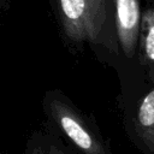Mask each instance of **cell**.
I'll return each instance as SVG.
<instances>
[{
    "instance_id": "7a4b0ae2",
    "label": "cell",
    "mask_w": 154,
    "mask_h": 154,
    "mask_svg": "<svg viewBox=\"0 0 154 154\" xmlns=\"http://www.w3.org/2000/svg\"><path fill=\"white\" fill-rule=\"evenodd\" d=\"M61 35L72 46L89 45L106 63L119 61L118 45L103 28L91 0H49Z\"/></svg>"
},
{
    "instance_id": "6da1fadb",
    "label": "cell",
    "mask_w": 154,
    "mask_h": 154,
    "mask_svg": "<svg viewBox=\"0 0 154 154\" xmlns=\"http://www.w3.org/2000/svg\"><path fill=\"white\" fill-rule=\"evenodd\" d=\"M47 124L81 154H113L109 141L95 119L78 108L60 89H49L42 99Z\"/></svg>"
},
{
    "instance_id": "3957f363",
    "label": "cell",
    "mask_w": 154,
    "mask_h": 154,
    "mask_svg": "<svg viewBox=\"0 0 154 154\" xmlns=\"http://www.w3.org/2000/svg\"><path fill=\"white\" fill-rule=\"evenodd\" d=\"M119 63L137 65L141 30V0H113Z\"/></svg>"
},
{
    "instance_id": "277c9868",
    "label": "cell",
    "mask_w": 154,
    "mask_h": 154,
    "mask_svg": "<svg viewBox=\"0 0 154 154\" xmlns=\"http://www.w3.org/2000/svg\"><path fill=\"white\" fill-rule=\"evenodd\" d=\"M126 128L142 154H154V85L135 102Z\"/></svg>"
},
{
    "instance_id": "52a82bcc",
    "label": "cell",
    "mask_w": 154,
    "mask_h": 154,
    "mask_svg": "<svg viewBox=\"0 0 154 154\" xmlns=\"http://www.w3.org/2000/svg\"><path fill=\"white\" fill-rule=\"evenodd\" d=\"M91 4L111 38L118 45L117 31H116V18L113 0H91Z\"/></svg>"
},
{
    "instance_id": "5b68a950",
    "label": "cell",
    "mask_w": 154,
    "mask_h": 154,
    "mask_svg": "<svg viewBox=\"0 0 154 154\" xmlns=\"http://www.w3.org/2000/svg\"><path fill=\"white\" fill-rule=\"evenodd\" d=\"M137 65L147 85H154V0H147L142 10Z\"/></svg>"
},
{
    "instance_id": "ba28073f",
    "label": "cell",
    "mask_w": 154,
    "mask_h": 154,
    "mask_svg": "<svg viewBox=\"0 0 154 154\" xmlns=\"http://www.w3.org/2000/svg\"><path fill=\"white\" fill-rule=\"evenodd\" d=\"M12 4V0H0V10L1 12H6L7 10H10Z\"/></svg>"
},
{
    "instance_id": "8992f818",
    "label": "cell",
    "mask_w": 154,
    "mask_h": 154,
    "mask_svg": "<svg viewBox=\"0 0 154 154\" xmlns=\"http://www.w3.org/2000/svg\"><path fill=\"white\" fill-rule=\"evenodd\" d=\"M23 154H75L51 126L40 128L28 137Z\"/></svg>"
}]
</instances>
